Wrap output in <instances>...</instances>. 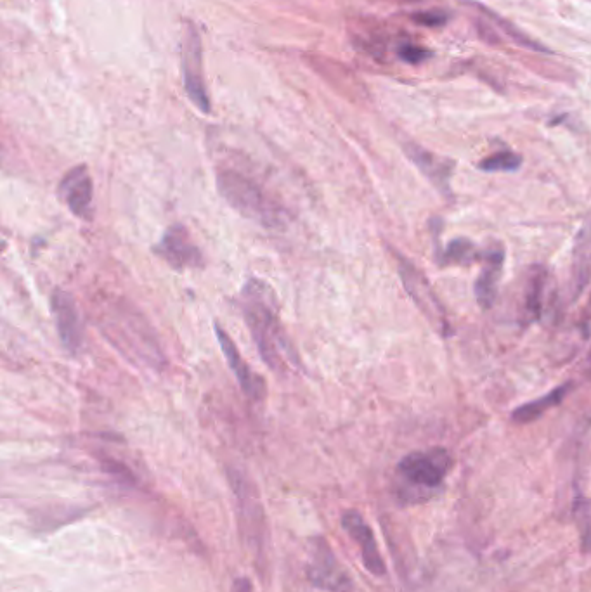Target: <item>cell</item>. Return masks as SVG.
<instances>
[{"label":"cell","mask_w":591,"mask_h":592,"mask_svg":"<svg viewBox=\"0 0 591 592\" xmlns=\"http://www.w3.org/2000/svg\"><path fill=\"white\" fill-rule=\"evenodd\" d=\"M572 383H564V385H560V387L555 388L550 393H546L540 399L533 400V402H527L524 406L517 407L515 409L514 414H512V418L517 423H522V425H526V423H533L534 419L541 418L546 411H550L553 407L559 406L562 404V400L566 399L569 392H571Z\"/></svg>","instance_id":"e0dca14e"},{"label":"cell","mask_w":591,"mask_h":592,"mask_svg":"<svg viewBox=\"0 0 591 592\" xmlns=\"http://www.w3.org/2000/svg\"><path fill=\"white\" fill-rule=\"evenodd\" d=\"M451 470V456L446 449L436 447L429 451L411 452L401 459L397 475L410 490H436Z\"/></svg>","instance_id":"3957f363"},{"label":"cell","mask_w":591,"mask_h":592,"mask_svg":"<svg viewBox=\"0 0 591 592\" xmlns=\"http://www.w3.org/2000/svg\"><path fill=\"white\" fill-rule=\"evenodd\" d=\"M552 281L545 267H531L524 284V314L527 321H540L548 307Z\"/></svg>","instance_id":"4fadbf2b"},{"label":"cell","mask_w":591,"mask_h":592,"mask_svg":"<svg viewBox=\"0 0 591 592\" xmlns=\"http://www.w3.org/2000/svg\"><path fill=\"white\" fill-rule=\"evenodd\" d=\"M215 335H217V340H219V345H221L222 352H224V357H226L231 371L236 376V380L240 381V387L252 399H260L262 392H264V383H262V380H260L257 374L252 373V369H248L245 361L241 359L240 350L236 348L233 340L229 338L228 333L219 324L215 326Z\"/></svg>","instance_id":"5bb4252c"},{"label":"cell","mask_w":591,"mask_h":592,"mask_svg":"<svg viewBox=\"0 0 591 592\" xmlns=\"http://www.w3.org/2000/svg\"><path fill=\"white\" fill-rule=\"evenodd\" d=\"M217 186L222 198L248 219L257 220L264 226H278L280 212L267 200L266 194L247 175L224 170L217 177Z\"/></svg>","instance_id":"7a4b0ae2"},{"label":"cell","mask_w":591,"mask_h":592,"mask_svg":"<svg viewBox=\"0 0 591 592\" xmlns=\"http://www.w3.org/2000/svg\"><path fill=\"white\" fill-rule=\"evenodd\" d=\"M451 20V14L444 9H430V11H418V13L411 16V21L418 26H425V28H442L446 26Z\"/></svg>","instance_id":"7402d4cb"},{"label":"cell","mask_w":591,"mask_h":592,"mask_svg":"<svg viewBox=\"0 0 591 592\" xmlns=\"http://www.w3.org/2000/svg\"><path fill=\"white\" fill-rule=\"evenodd\" d=\"M104 470L111 473V475H115V477L122 478L124 482H132L134 477L130 475V471L122 466V464H118L117 461H113V459H106L103 463Z\"/></svg>","instance_id":"cb8c5ba5"},{"label":"cell","mask_w":591,"mask_h":592,"mask_svg":"<svg viewBox=\"0 0 591 592\" xmlns=\"http://www.w3.org/2000/svg\"><path fill=\"white\" fill-rule=\"evenodd\" d=\"M482 253L477 246L468 239H453L448 248L439 255V264L446 265H472L482 260Z\"/></svg>","instance_id":"d6986e66"},{"label":"cell","mask_w":591,"mask_h":592,"mask_svg":"<svg viewBox=\"0 0 591 592\" xmlns=\"http://www.w3.org/2000/svg\"><path fill=\"white\" fill-rule=\"evenodd\" d=\"M522 167V156L514 151H498L494 155L484 158L479 163V168L484 172H515Z\"/></svg>","instance_id":"44dd1931"},{"label":"cell","mask_w":591,"mask_h":592,"mask_svg":"<svg viewBox=\"0 0 591 592\" xmlns=\"http://www.w3.org/2000/svg\"><path fill=\"white\" fill-rule=\"evenodd\" d=\"M574 520L578 525L579 542L581 551L585 554L591 553V499L590 497H578L574 502Z\"/></svg>","instance_id":"ffe728a7"},{"label":"cell","mask_w":591,"mask_h":592,"mask_svg":"<svg viewBox=\"0 0 591 592\" xmlns=\"http://www.w3.org/2000/svg\"><path fill=\"white\" fill-rule=\"evenodd\" d=\"M591 279V219L581 227L576 246H574V264H572V288L578 295Z\"/></svg>","instance_id":"2e32d148"},{"label":"cell","mask_w":591,"mask_h":592,"mask_svg":"<svg viewBox=\"0 0 591 592\" xmlns=\"http://www.w3.org/2000/svg\"><path fill=\"white\" fill-rule=\"evenodd\" d=\"M241 309L248 329L259 347L260 357L271 369L292 361V347L281 326L273 291L262 281L252 279L241 291Z\"/></svg>","instance_id":"6da1fadb"},{"label":"cell","mask_w":591,"mask_h":592,"mask_svg":"<svg viewBox=\"0 0 591 592\" xmlns=\"http://www.w3.org/2000/svg\"><path fill=\"white\" fill-rule=\"evenodd\" d=\"M234 494L240 499L241 528L245 535L252 541V547L262 551L264 546V511L260 506L259 496L255 494L254 487L248 483L247 478L240 471H231L229 475Z\"/></svg>","instance_id":"8992f818"},{"label":"cell","mask_w":591,"mask_h":592,"mask_svg":"<svg viewBox=\"0 0 591 592\" xmlns=\"http://www.w3.org/2000/svg\"><path fill=\"white\" fill-rule=\"evenodd\" d=\"M231 592H254V586L247 577H240V579L234 580Z\"/></svg>","instance_id":"d4e9b609"},{"label":"cell","mask_w":591,"mask_h":592,"mask_svg":"<svg viewBox=\"0 0 591 592\" xmlns=\"http://www.w3.org/2000/svg\"><path fill=\"white\" fill-rule=\"evenodd\" d=\"M482 272L475 283V296L482 309H489L498 295L503 264H505V251L501 246H491L488 251L482 253Z\"/></svg>","instance_id":"7c38bea8"},{"label":"cell","mask_w":591,"mask_h":592,"mask_svg":"<svg viewBox=\"0 0 591 592\" xmlns=\"http://www.w3.org/2000/svg\"><path fill=\"white\" fill-rule=\"evenodd\" d=\"M404 149H406L408 158L415 163L416 167L420 168V172L429 181L434 182L436 187H439L441 191L448 193L449 179H451V174H453L455 163L442 158V156L434 155V153L420 148L418 144H413V142L406 144Z\"/></svg>","instance_id":"9a60e30c"},{"label":"cell","mask_w":591,"mask_h":592,"mask_svg":"<svg viewBox=\"0 0 591 592\" xmlns=\"http://www.w3.org/2000/svg\"><path fill=\"white\" fill-rule=\"evenodd\" d=\"M432 56V52L427 51L425 47L415 46V44H403L399 47V58L410 63V65H420L423 61Z\"/></svg>","instance_id":"603a6c76"},{"label":"cell","mask_w":591,"mask_h":592,"mask_svg":"<svg viewBox=\"0 0 591 592\" xmlns=\"http://www.w3.org/2000/svg\"><path fill=\"white\" fill-rule=\"evenodd\" d=\"M399 272L403 277L404 286L410 293L411 298L415 300L416 305L425 312V316L429 317L430 321L436 324L437 329L441 331L442 335H448L449 324L442 309L441 302L437 300V296L434 295V291L430 290V284L427 283V279L416 271L413 265L408 264L401 260L399 264Z\"/></svg>","instance_id":"52a82bcc"},{"label":"cell","mask_w":591,"mask_h":592,"mask_svg":"<svg viewBox=\"0 0 591 592\" xmlns=\"http://www.w3.org/2000/svg\"><path fill=\"white\" fill-rule=\"evenodd\" d=\"M467 6L474 7L477 11H481L482 16H486V18L493 23V26L500 28L501 32L507 33L508 37L514 40L515 44H519V46L524 47V49H529V51L534 52H550L548 51V47L540 44L538 40L531 39L527 33L522 32L519 28H515L514 23H510V21L505 20V18H501L500 14H496V11H491L489 7L482 6L479 2H467Z\"/></svg>","instance_id":"ac0fdd59"},{"label":"cell","mask_w":591,"mask_h":592,"mask_svg":"<svg viewBox=\"0 0 591 592\" xmlns=\"http://www.w3.org/2000/svg\"><path fill=\"white\" fill-rule=\"evenodd\" d=\"M307 577L318 589L328 592H351L352 580L323 537L312 539L309 546Z\"/></svg>","instance_id":"277c9868"},{"label":"cell","mask_w":591,"mask_h":592,"mask_svg":"<svg viewBox=\"0 0 591 592\" xmlns=\"http://www.w3.org/2000/svg\"><path fill=\"white\" fill-rule=\"evenodd\" d=\"M182 52H184L182 54L184 87H186L189 99L202 113H210V99H208L205 78H203L202 40L193 26L188 28Z\"/></svg>","instance_id":"5b68a950"},{"label":"cell","mask_w":591,"mask_h":592,"mask_svg":"<svg viewBox=\"0 0 591 592\" xmlns=\"http://www.w3.org/2000/svg\"><path fill=\"white\" fill-rule=\"evenodd\" d=\"M59 193L63 196L68 208L80 219L89 220L92 217V179L87 168L77 167L70 170L61 181Z\"/></svg>","instance_id":"8fae6325"},{"label":"cell","mask_w":591,"mask_h":592,"mask_svg":"<svg viewBox=\"0 0 591 592\" xmlns=\"http://www.w3.org/2000/svg\"><path fill=\"white\" fill-rule=\"evenodd\" d=\"M51 305L59 340L68 352L75 354L82 345V335H84L77 305L73 302L72 296L61 290L52 293Z\"/></svg>","instance_id":"30bf717a"},{"label":"cell","mask_w":591,"mask_h":592,"mask_svg":"<svg viewBox=\"0 0 591 592\" xmlns=\"http://www.w3.org/2000/svg\"><path fill=\"white\" fill-rule=\"evenodd\" d=\"M155 253L174 269H195L203 265L202 251L191 243L188 231L182 226L167 229L162 241L155 246Z\"/></svg>","instance_id":"ba28073f"},{"label":"cell","mask_w":591,"mask_h":592,"mask_svg":"<svg viewBox=\"0 0 591 592\" xmlns=\"http://www.w3.org/2000/svg\"><path fill=\"white\" fill-rule=\"evenodd\" d=\"M342 527L361 547V556H363L366 570L373 573L375 577H384L385 572H387L384 558L378 551L373 530H371L370 525L366 523L363 516L359 515L358 511H345L344 516H342Z\"/></svg>","instance_id":"9c48e42d"}]
</instances>
